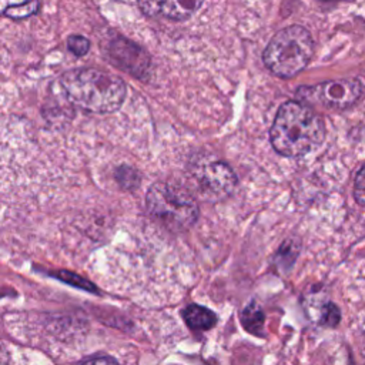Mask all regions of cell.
<instances>
[{
  "instance_id": "7a4b0ae2",
  "label": "cell",
  "mask_w": 365,
  "mask_h": 365,
  "mask_svg": "<svg viewBox=\"0 0 365 365\" xmlns=\"http://www.w3.org/2000/svg\"><path fill=\"white\" fill-rule=\"evenodd\" d=\"M60 86L76 107L97 114L118 110L127 93L120 77L94 67L66 71L60 78Z\"/></svg>"
},
{
  "instance_id": "52a82bcc",
  "label": "cell",
  "mask_w": 365,
  "mask_h": 365,
  "mask_svg": "<svg viewBox=\"0 0 365 365\" xmlns=\"http://www.w3.org/2000/svg\"><path fill=\"white\" fill-rule=\"evenodd\" d=\"M107 57L111 64L134 77L144 78L150 74L151 58L138 44L125 37H114L107 47Z\"/></svg>"
},
{
  "instance_id": "ba28073f",
  "label": "cell",
  "mask_w": 365,
  "mask_h": 365,
  "mask_svg": "<svg viewBox=\"0 0 365 365\" xmlns=\"http://www.w3.org/2000/svg\"><path fill=\"white\" fill-rule=\"evenodd\" d=\"M204 0H137L140 10L150 17L184 20L192 16Z\"/></svg>"
},
{
  "instance_id": "e0dca14e",
  "label": "cell",
  "mask_w": 365,
  "mask_h": 365,
  "mask_svg": "<svg viewBox=\"0 0 365 365\" xmlns=\"http://www.w3.org/2000/svg\"><path fill=\"white\" fill-rule=\"evenodd\" d=\"M355 200L365 207V167L361 168V171L356 175L355 180V188H354Z\"/></svg>"
},
{
  "instance_id": "5b68a950",
  "label": "cell",
  "mask_w": 365,
  "mask_h": 365,
  "mask_svg": "<svg viewBox=\"0 0 365 365\" xmlns=\"http://www.w3.org/2000/svg\"><path fill=\"white\" fill-rule=\"evenodd\" d=\"M188 180L198 197L205 201H221L237 187L234 170L214 157H201L188 165Z\"/></svg>"
},
{
  "instance_id": "2e32d148",
  "label": "cell",
  "mask_w": 365,
  "mask_h": 365,
  "mask_svg": "<svg viewBox=\"0 0 365 365\" xmlns=\"http://www.w3.org/2000/svg\"><path fill=\"white\" fill-rule=\"evenodd\" d=\"M67 47L74 56L80 57V56L87 54V51L90 50V40L80 34H71L67 38Z\"/></svg>"
},
{
  "instance_id": "4fadbf2b",
  "label": "cell",
  "mask_w": 365,
  "mask_h": 365,
  "mask_svg": "<svg viewBox=\"0 0 365 365\" xmlns=\"http://www.w3.org/2000/svg\"><path fill=\"white\" fill-rule=\"evenodd\" d=\"M298 251H299V242L294 238H289L278 250L277 259L281 261L282 264H292V261L298 255Z\"/></svg>"
},
{
  "instance_id": "9c48e42d",
  "label": "cell",
  "mask_w": 365,
  "mask_h": 365,
  "mask_svg": "<svg viewBox=\"0 0 365 365\" xmlns=\"http://www.w3.org/2000/svg\"><path fill=\"white\" fill-rule=\"evenodd\" d=\"M187 325L194 331H207L217 324V315L207 307L191 304L182 311Z\"/></svg>"
},
{
  "instance_id": "277c9868",
  "label": "cell",
  "mask_w": 365,
  "mask_h": 365,
  "mask_svg": "<svg viewBox=\"0 0 365 365\" xmlns=\"http://www.w3.org/2000/svg\"><path fill=\"white\" fill-rule=\"evenodd\" d=\"M314 53V41L302 26H289L279 30L267 44L262 60L267 68L284 78L302 71Z\"/></svg>"
},
{
  "instance_id": "3957f363",
  "label": "cell",
  "mask_w": 365,
  "mask_h": 365,
  "mask_svg": "<svg viewBox=\"0 0 365 365\" xmlns=\"http://www.w3.org/2000/svg\"><path fill=\"white\" fill-rule=\"evenodd\" d=\"M148 214L170 231H184L192 227L200 208L192 192L173 181L154 182L145 195Z\"/></svg>"
},
{
  "instance_id": "9a60e30c",
  "label": "cell",
  "mask_w": 365,
  "mask_h": 365,
  "mask_svg": "<svg viewBox=\"0 0 365 365\" xmlns=\"http://www.w3.org/2000/svg\"><path fill=\"white\" fill-rule=\"evenodd\" d=\"M321 324L325 325V327H329V328H334L339 324V319H341V312H339V308L332 304V302H328L322 307L321 309Z\"/></svg>"
},
{
  "instance_id": "6da1fadb",
  "label": "cell",
  "mask_w": 365,
  "mask_h": 365,
  "mask_svg": "<svg viewBox=\"0 0 365 365\" xmlns=\"http://www.w3.org/2000/svg\"><path fill=\"white\" fill-rule=\"evenodd\" d=\"M325 127L321 117L302 101L284 103L271 125L269 140L277 153L301 157L321 145Z\"/></svg>"
},
{
  "instance_id": "ac0fdd59",
  "label": "cell",
  "mask_w": 365,
  "mask_h": 365,
  "mask_svg": "<svg viewBox=\"0 0 365 365\" xmlns=\"http://www.w3.org/2000/svg\"><path fill=\"white\" fill-rule=\"evenodd\" d=\"M80 365H120V362L107 355H97V356L84 359Z\"/></svg>"
},
{
  "instance_id": "8992f818",
  "label": "cell",
  "mask_w": 365,
  "mask_h": 365,
  "mask_svg": "<svg viewBox=\"0 0 365 365\" xmlns=\"http://www.w3.org/2000/svg\"><path fill=\"white\" fill-rule=\"evenodd\" d=\"M362 87L358 80H331L317 86H305L297 91L302 103H315L329 108H348L361 97Z\"/></svg>"
},
{
  "instance_id": "30bf717a",
  "label": "cell",
  "mask_w": 365,
  "mask_h": 365,
  "mask_svg": "<svg viewBox=\"0 0 365 365\" xmlns=\"http://www.w3.org/2000/svg\"><path fill=\"white\" fill-rule=\"evenodd\" d=\"M264 311L255 301L247 304V307L241 311L242 327L254 335H261V331L264 328Z\"/></svg>"
},
{
  "instance_id": "8fae6325",
  "label": "cell",
  "mask_w": 365,
  "mask_h": 365,
  "mask_svg": "<svg viewBox=\"0 0 365 365\" xmlns=\"http://www.w3.org/2000/svg\"><path fill=\"white\" fill-rule=\"evenodd\" d=\"M115 180L124 190H134L140 185V174L130 165H120L115 170Z\"/></svg>"
},
{
  "instance_id": "5bb4252c",
  "label": "cell",
  "mask_w": 365,
  "mask_h": 365,
  "mask_svg": "<svg viewBox=\"0 0 365 365\" xmlns=\"http://www.w3.org/2000/svg\"><path fill=\"white\" fill-rule=\"evenodd\" d=\"M56 277L60 278L61 281L70 284V285H74V287H78L81 289H86V291H93V292H97V288L94 287L93 282L87 281L86 278H81L78 277L77 274L74 272H68V271H58L56 272Z\"/></svg>"
},
{
  "instance_id": "7c38bea8",
  "label": "cell",
  "mask_w": 365,
  "mask_h": 365,
  "mask_svg": "<svg viewBox=\"0 0 365 365\" xmlns=\"http://www.w3.org/2000/svg\"><path fill=\"white\" fill-rule=\"evenodd\" d=\"M37 3L38 0H29L23 4H16V6H9L4 10V14L11 17V19H24L31 16L37 10Z\"/></svg>"
}]
</instances>
